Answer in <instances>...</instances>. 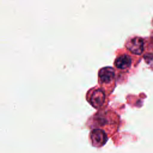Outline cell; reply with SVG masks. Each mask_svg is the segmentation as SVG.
Returning <instances> with one entry per match:
<instances>
[{"mask_svg":"<svg viewBox=\"0 0 153 153\" xmlns=\"http://www.w3.org/2000/svg\"><path fill=\"white\" fill-rule=\"evenodd\" d=\"M115 69L109 66L100 69L98 73L99 83L102 85H109L112 84L115 80Z\"/></svg>","mask_w":153,"mask_h":153,"instance_id":"cell-1","label":"cell"},{"mask_svg":"<svg viewBox=\"0 0 153 153\" xmlns=\"http://www.w3.org/2000/svg\"><path fill=\"white\" fill-rule=\"evenodd\" d=\"M90 137L93 146L99 148L103 146L108 140L105 131L100 128H94L90 133Z\"/></svg>","mask_w":153,"mask_h":153,"instance_id":"cell-2","label":"cell"},{"mask_svg":"<svg viewBox=\"0 0 153 153\" xmlns=\"http://www.w3.org/2000/svg\"><path fill=\"white\" fill-rule=\"evenodd\" d=\"M105 93L100 88H95L90 92L88 102L96 109L100 108L105 102Z\"/></svg>","mask_w":153,"mask_h":153,"instance_id":"cell-3","label":"cell"},{"mask_svg":"<svg viewBox=\"0 0 153 153\" xmlns=\"http://www.w3.org/2000/svg\"><path fill=\"white\" fill-rule=\"evenodd\" d=\"M127 48L132 53L140 55L144 50V41L140 37H134L130 39L126 43Z\"/></svg>","mask_w":153,"mask_h":153,"instance_id":"cell-4","label":"cell"},{"mask_svg":"<svg viewBox=\"0 0 153 153\" xmlns=\"http://www.w3.org/2000/svg\"><path fill=\"white\" fill-rule=\"evenodd\" d=\"M132 64V59L127 54H121L118 56L114 61L115 66L120 70H127L129 69Z\"/></svg>","mask_w":153,"mask_h":153,"instance_id":"cell-5","label":"cell"}]
</instances>
